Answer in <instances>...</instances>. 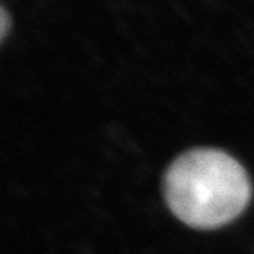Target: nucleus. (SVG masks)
Wrapping results in <instances>:
<instances>
[{"instance_id":"1","label":"nucleus","mask_w":254,"mask_h":254,"mask_svg":"<svg viewBox=\"0 0 254 254\" xmlns=\"http://www.w3.org/2000/svg\"><path fill=\"white\" fill-rule=\"evenodd\" d=\"M164 193L177 218L195 229H216L247 206L252 187L245 168L215 148L180 155L164 178Z\"/></svg>"},{"instance_id":"2","label":"nucleus","mask_w":254,"mask_h":254,"mask_svg":"<svg viewBox=\"0 0 254 254\" xmlns=\"http://www.w3.org/2000/svg\"><path fill=\"white\" fill-rule=\"evenodd\" d=\"M7 27H9V14H7L6 9L1 6V11H0V34H1V38L6 37Z\"/></svg>"}]
</instances>
